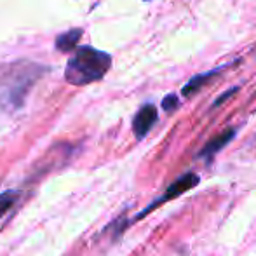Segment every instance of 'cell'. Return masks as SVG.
I'll use <instances>...</instances> for the list:
<instances>
[{
	"mask_svg": "<svg viewBox=\"0 0 256 256\" xmlns=\"http://www.w3.org/2000/svg\"><path fill=\"white\" fill-rule=\"evenodd\" d=\"M178 104H180V100L176 94H168L162 100V108H164L166 112H174L176 108H178Z\"/></svg>",
	"mask_w": 256,
	"mask_h": 256,
	"instance_id": "cell-9",
	"label": "cell"
},
{
	"mask_svg": "<svg viewBox=\"0 0 256 256\" xmlns=\"http://www.w3.org/2000/svg\"><path fill=\"white\" fill-rule=\"evenodd\" d=\"M237 89H239V88H232V89H230V91L223 92V94H222V96H220V98H218V100H216V102H214V103H212V106H220V104H222L223 102H225V100H228V98H230V96H232V94H234V92H237Z\"/></svg>",
	"mask_w": 256,
	"mask_h": 256,
	"instance_id": "cell-10",
	"label": "cell"
},
{
	"mask_svg": "<svg viewBox=\"0 0 256 256\" xmlns=\"http://www.w3.org/2000/svg\"><path fill=\"white\" fill-rule=\"evenodd\" d=\"M38 77L37 64L14 63L7 64L0 72V104L7 110H16L24 102V96L30 91Z\"/></svg>",
	"mask_w": 256,
	"mask_h": 256,
	"instance_id": "cell-1",
	"label": "cell"
},
{
	"mask_svg": "<svg viewBox=\"0 0 256 256\" xmlns=\"http://www.w3.org/2000/svg\"><path fill=\"white\" fill-rule=\"evenodd\" d=\"M158 114L157 108L154 104H143L138 110V114L134 115V120H132V132L138 140L145 138L148 134V131L154 128V124L157 122Z\"/></svg>",
	"mask_w": 256,
	"mask_h": 256,
	"instance_id": "cell-4",
	"label": "cell"
},
{
	"mask_svg": "<svg viewBox=\"0 0 256 256\" xmlns=\"http://www.w3.org/2000/svg\"><path fill=\"white\" fill-rule=\"evenodd\" d=\"M110 64L112 58L106 52L84 46V48L77 49L70 58L66 72H64V78L74 86L91 84L94 80H100L106 74Z\"/></svg>",
	"mask_w": 256,
	"mask_h": 256,
	"instance_id": "cell-2",
	"label": "cell"
},
{
	"mask_svg": "<svg viewBox=\"0 0 256 256\" xmlns=\"http://www.w3.org/2000/svg\"><path fill=\"white\" fill-rule=\"evenodd\" d=\"M80 34H82V30H72L64 35H60V38H58V42H56L58 49H61V51H70V49L77 44Z\"/></svg>",
	"mask_w": 256,
	"mask_h": 256,
	"instance_id": "cell-7",
	"label": "cell"
},
{
	"mask_svg": "<svg viewBox=\"0 0 256 256\" xmlns=\"http://www.w3.org/2000/svg\"><path fill=\"white\" fill-rule=\"evenodd\" d=\"M199 176L196 174V172H186V174H183L182 178H178L174 183H172L171 186H169L168 190H166V194L160 197L158 200H155V202H152L148 206L146 209H143L142 212H140L138 216H134V222L136 220H142L143 216H146L150 211H152L154 208H157V206H160L162 202H168V200H171V199H176L178 196H182V194H185L186 190H190V188H194L196 185H199Z\"/></svg>",
	"mask_w": 256,
	"mask_h": 256,
	"instance_id": "cell-3",
	"label": "cell"
},
{
	"mask_svg": "<svg viewBox=\"0 0 256 256\" xmlns=\"http://www.w3.org/2000/svg\"><path fill=\"white\" fill-rule=\"evenodd\" d=\"M234 136H236V129H226V131H223L222 134L214 136V138L209 140V142L206 143V146L199 152V157L200 158L212 157V155L218 154L222 148H225V146L234 140Z\"/></svg>",
	"mask_w": 256,
	"mask_h": 256,
	"instance_id": "cell-5",
	"label": "cell"
},
{
	"mask_svg": "<svg viewBox=\"0 0 256 256\" xmlns=\"http://www.w3.org/2000/svg\"><path fill=\"white\" fill-rule=\"evenodd\" d=\"M18 197H20V192H16V190H7L0 196V218L16 204Z\"/></svg>",
	"mask_w": 256,
	"mask_h": 256,
	"instance_id": "cell-8",
	"label": "cell"
},
{
	"mask_svg": "<svg viewBox=\"0 0 256 256\" xmlns=\"http://www.w3.org/2000/svg\"><path fill=\"white\" fill-rule=\"evenodd\" d=\"M225 66H220V68H216V70H209V72H206V74H199V75H196V77H192L188 80V84L186 86H183V89H182V94L183 96H192L196 91H199L202 86H206L209 82V78H212V77H216V75L220 74V72L223 70Z\"/></svg>",
	"mask_w": 256,
	"mask_h": 256,
	"instance_id": "cell-6",
	"label": "cell"
}]
</instances>
